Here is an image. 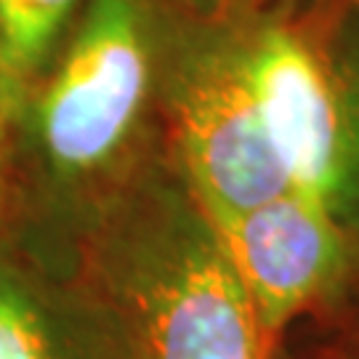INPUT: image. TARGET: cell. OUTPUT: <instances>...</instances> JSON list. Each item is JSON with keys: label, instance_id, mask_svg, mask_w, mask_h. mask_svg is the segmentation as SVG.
Returning a JSON list of instances; mask_svg holds the SVG:
<instances>
[{"label": "cell", "instance_id": "cell-4", "mask_svg": "<svg viewBox=\"0 0 359 359\" xmlns=\"http://www.w3.org/2000/svg\"><path fill=\"white\" fill-rule=\"evenodd\" d=\"M163 90L176 170L210 224L293 192L250 88L243 29L181 35L165 51Z\"/></svg>", "mask_w": 359, "mask_h": 359}, {"label": "cell", "instance_id": "cell-8", "mask_svg": "<svg viewBox=\"0 0 359 359\" xmlns=\"http://www.w3.org/2000/svg\"><path fill=\"white\" fill-rule=\"evenodd\" d=\"M0 213H3V179H0Z\"/></svg>", "mask_w": 359, "mask_h": 359}, {"label": "cell", "instance_id": "cell-1", "mask_svg": "<svg viewBox=\"0 0 359 359\" xmlns=\"http://www.w3.org/2000/svg\"><path fill=\"white\" fill-rule=\"evenodd\" d=\"M99 271L133 359H269L256 309L179 170L112 218Z\"/></svg>", "mask_w": 359, "mask_h": 359}, {"label": "cell", "instance_id": "cell-2", "mask_svg": "<svg viewBox=\"0 0 359 359\" xmlns=\"http://www.w3.org/2000/svg\"><path fill=\"white\" fill-rule=\"evenodd\" d=\"M75 32L32 96V139L67 187L107 176L130 152L163 80L154 0H86Z\"/></svg>", "mask_w": 359, "mask_h": 359}, {"label": "cell", "instance_id": "cell-5", "mask_svg": "<svg viewBox=\"0 0 359 359\" xmlns=\"http://www.w3.org/2000/svg\"><path fill=\"white\" fill-rule=\"evenodd\" d=\"M231 269L274 346L298 311L346 269V226L301 192L213 224Z\"/></svg>", "mask_w": 359, "mask_h": 359}, {"label": "cell", "instance_id": "cell-6", "mask_svg": "<svg viewBox=\"0 0 359 359\" xmlns=\"http://www.w3.org/2000/svg\"><path fill=\"white\" fill-rule=\"evenodd\" d=\"M86 0H0V139L48 75Z\"/></svg>", "mask_w": 359, "mask_h": 359}, {"label": "cell", "instance_id": "cell-7", "mask_svg": "<svg viewBox=\"0 0 359 359\" xmlns=\"http://www.w3.org/2000/svg\"><path fill=\"white\" fill-rule=\"evenodd\" d=\"M0 359H53L46 314L6 271H0Z\"/></svg>", "mask_w": 359, "mask_h": 359}, {"label": "cell", "instance_id": "cell-3", "mask_svg": "<svg viewBox=\"0 0 359 359\" xmlns=\"http://www.w3.org/2000/svg\"><path fill=\"white\" fill-rule=\"evenodd\" d=\"M245 69L293 192L359 216V40L290 22L243 29Z\"/></svg>", "mask_w": 359, "mask_h": 359}]
</instances>
